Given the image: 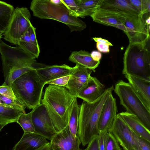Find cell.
<instances>
[{"label":"cell","instance_id":"cell-1","mask_svg":"<svg viewBox=\"0 0 150 150\" xmlns=\"http://www.w3.org/2000/svg\"><path fill=\"white\" fill-rule=\"evenodd\" d=\"M77 98L64 87L50 84L45 88L42 103L57 132L68 125L70 113Z\"/></svg>","mask_w":150,"mask_h":150},{"label":"cell","instance_id":"cell-2","mask_svg":"<svg viewBox=\"0 0 150 150\" xmlns=\"http://www.w3.org/2000/svg\"><path fill=\"white\" fill-rule=\"evenodd\" d=\"M113 85L105 89L103 94L94 101L88 103L83 101L80 106L77 135L84 146L98 135L100 116L103 105L112 94Z\"/></svg>","mask_w":150,"mask_h":150},{"label":"cell","instance_id":"cell-3","mask_svg":"<svg viewBox=\"0 0 150 150\" xmlns=\"http://www.w3.org/2000/svg\"><path fill=\"white\" fill-rule=\"evenodd\" d=\"M45 84L35 68L15 79L11 87L17 99L25 108L33 109L41 103Z\"/></svg>","mask_w":150,"mask_h":150},{"label":"cell","instance_id":"cell-4","mask_svg":"<svg viewBox=\"0 0 150 150\" xmlns=\"http://www.w3.org/2000/svg\"><path fill=\"white\" fill-rule=\"evenodd\" d=\"M30 8L34 16L40 19H52L62 23L69 27L71 33L81 32L87 26L86 23L79 18L70 16L62 3L56 4L52 0H33Z\"/></svg>","mask_w":150,"mask_h":150},{"label":"cell","instance_id":"cell-5","mask_svg":"<svg viewBox=\"0 0 150 150\" xmlns=\"http://www.w3.org/2000/svg\"><path fill=\"white\" fill-rule=\"evenodd\" d=\"M150 38L142 43H129L123 58V74L150 79Z\"/></svg>","mask_w":150,"mask_h":150},{"label":"cell","instance_id":"cell-6","mask_svg":"<svg viewBox=\"0 0 150 150\" xmlns=\"http://www.w3.org/2000/svg\"><path fill=\"white\" fill-rule=\"evenodd\" d=\"M114 90L119 97L120 104L124 107L126 112L135 115L150 130V111L139 98L129 83L121 80L115 84Z\"/></svg>","mask_w":150,"mask_h":150},{"label":"cell","instance_id":"cell-7","mask_svg":"<svg viewBox=\"0 0 150 150\" xmlns=\"http://www.w3.org/2000/svg\"><path fill=\"white\" fill-rule=\"evenodd\" d=\"M0 54L4 81L13 71L24 67H34L36 58L18 47H12L0 39ZM35 68V67H34Z\"/></svg>","mask_w":150,"mask_h":150},{"label":"cell","instance_id":"cell-8","mask_svg":"<svg viewBox=\"0 0 150 150\" xmlns=\"http://www.w3.org/2000/svg\"><path fill=\"white\" fill-rule=\"evenodd\" d=\"M31 16L26 7L14 8L4 32V38L11 44L18 45L22 36L32 24Z\"/></svg>","mask_w":150,"mask_h":150},{"label":"cell","instance_id":"cell-9","mask_svg":"<svg viewBox=\"0 0 150 150\" xmlns=\"http://www.w3.org/2000/svg\"><path fill=\"white\" fill-rule=\"evenodd\" d=\"M108 132L114 137L123 150H140L133 132L118 114Z\"/></svg>","mask_w":150,"mask_h":150},{"label":"cell","instance_id":"cell-10","mask_svg":"<svg viewBox=\"0 0 150 150\" xmlns=\"http://www.w3.org/2000/svg\"><path fill=\"white\" fill-rule=\"evenodd\" d=\"M124 26V32L129 39V43H142L150 38V25L146 23L144 15L127 18Z\"/></svg>","mask_w":150,"mask_h":150},{"label":"cell","instance_id":"cell-11","mask_svg":"<svg viewBox=\"0 0 150 150\" xmlns=\"http://www.w3.org/2000/svg\"><path fill=\"white\" fill-rule=\"evenodd\" d=\"M32 111V118L35 133L51 141L58 132L54 129L44 105L41 103Z\"/></svg>","mask_w":150,"mask_h":150},{"label":"cell","instance_id":"cell-12","mask_svg":"<svg viewBox=\"0 0 150 150\" xmlns=\"http://www.w3.org/2000/svg\"><path fill=\"white\" fill-rule=\"evenodd\" d=\"M50 142L52 150H82L80 148L79 138L77 135L74 137L68 125L58 132Z\"/></svg>","mask_w":150,"mask_h":150},{"label":"cell","instance_id":"cell-13","mask_svg":"<svg viewBox=\"0 0 150 150\" xmlns=\"http://www.w3.org/2000/svg\"><path fill=\"white\" fill-rule=\"evenodd\" d=\"M99 8L126 18L140 15L130 0H102Z\"/></svg>","mask_w":150,"mask_h":150},{"label":"cell","instance_id":"cell-14","mask_svg":"<svg viewBox=\"0 0 150 150\" xmlns=\"http://www.w3.org/2000/svg\"><path fill=\"white\" fill-rule=\"evenodd\" d=\"M117 107L116 99L111 94L105 102L100 117L98 132H108L117 115Z\"/></svg>","mask_w":150,"mask_h":150},{"label":"cell","instance_id":"cell-15","mask_svg":"<svg viewBox=\"0 0 150 150\" xmlns=\"http://www.w3.org/2000/svg\"><path fill=\"white\" fill-rule=\"evenodd\" d=\"M93 71L94 70L76 64L70 75L66 88L77 97L80 91L87 83Z\"/></svg>","mask_w":150,"mask_h":150},{"label":"cell","instance_id":"cell-16","mask_svg":"<svg viewBox=\"0 0 150 150\" xmlns=\"http://www.w3.org/2000/svg\"><path fill=\"white\" fill-rule=\"evenodd\" d=\"M75 68L66 64L42 66L35 68L41 79L46 83L62 77L70 75Z\"/></svg>","mask_w":150,"mask_h":150},{"label":"cell","instance_id":"cell-17","mask_svg":"<svg viewBox=\"0 0 150 150\" xmlns=\"http://www.w3.org/2000/svg\"><path fill=\"white\" fill-rule=\"evenodd\" d=\"M125 75L136 94L150 111V79L128 74Z\"/></svg>","mask_w":150,"mask_h":150},{"label":"cell","instance_id":"cell-18","mask_svg":"<svg viewBox=\"0 0 150 150\" xmlns=\"http://www.w3.org/2000/svg\"><path fill=\"white\" fill-rule=\"evenodd\" d=\"M105 86L96 78L90 76L88 82L77 96L86 102L91 103L98 98L103 94Z\"/></svg>","mask_w":150,"mask_h":150},{"label":"cell","instance_id":"cell-19","mask_svg":"<svg viewBox=\"0 0 150 150\" xmlns=\"http://www.w3.org/2000/svg\"><path fill=\"white\" fill-rule=\"evenodd\" d=\"M90 16L96 22L125 31L124 22L126 18L123 16L99 8Z\"/></svg>","mask_w":150,"mask_h":150},{"label":"cell","instance_id":"cell-20","mask_svg":"<svg viewBox=\"0 0 150 150\" xmlns=\"http://www.w3.org/2000/svg\"><path fill=\"white\" fill-rule=\"evenodd\" d=\"M48 142L47 139L37 134L24 133L13 150H35Z\"/></svg>","mask_w":150,"mask_h":150},{"label":"cell","instance_id":"cell-21","mask_svg":"<svg viewBox=\"0 0 150 150\" xmlns=\"http://www.w3.org/2000/svg\"><path fill=\"white\" fill-rule=\"evenodd\" d=\"M131 130L137 135L150 142V131L137 117L126 112L118 114Z\"/></svg>","mask_w":150,"mask_h":150},{"label":"cell","instance_id":"cell-22","mask_svg":"<svg viewBox=\"0 0 150 150\" xmlns=\"http://www.w3.org/2000/svg\"><path fill=\"white\" fill-rule=\"evenodd\" d=\"M25 108L23 105L0 104V123L16 122L19 115L25 113Z\"/></svg>","mask_w":150,"mask_h":150},{"label":"cell","instance_id":"cell-23","mask_svg":"<svg viewBox=\"0 0 150 150\" xmlns=\"http://www.w3.org/2000/svg\"><path fill=\"white\" fill-rule=\"evenodd\" d=\"M72 62L88 69L94 71L100 64V62L96 61L92 59L91 53L84 50L73 51L69 58Z\"/></svg>","mask_w":150,"mask_h":150},{"label":"cell","instance_id":"cell-24","mask_svg":"<svg viewBox=\"0 0 150 150\" xmlns=\"http://www.w3.org/2000/svg\"><path fill=\"white\" fill-rule=\"evenodd\" d=\"M79 8L80 17L90 16L100 7L102 0H75Z\"/></svg>","mask_w":150,"mask_h":150},{"label":"cell","instance_id":"cell-25","mask_svg":"<svg viewBox=\"0 0 150 150\" xmlns=\"http://www.w3.org/2000/svg\"><path fill=\"white\" fill-rule=\"evenodd\" d=\"M29 28L21 37L18 45L25 52L37 58L40 52V47L31 42L29 36Z\"/></svg>","mask_w":150,"mask_h":150},{"label":"cell","instance_id":"cell-26","mask_svg":"<svg viewBox=\"0 0 150 150\" xmlns=\"http://www.w3.org/2000/svg\"><path fill=\"white\" fill-rule=\"evenodd\" d=\"M14 9L13 6L0 1V32H4Z\"/></svg>","mask_w":150,"mask_h":150},{"label":"cell","instance_id":"cell-27","mask_svg":"<svg viewBox=\"0 0 150 150\" xmlns=\"http://www.w3.org/2000/svg\"><path fill=\"white\" fill-rule=\"evenodd\" d=\"M79 112L80 106L76 100L74 103L71 110L68 125L70 132L75 137L77 135Z\"/></svg>","mask_w":150,"mask_h":150},{"label":"cell","instance_id":"cell-28","mask_svg":"<svg viewBox=\"0 0 150 150\" xmlns=\"http://www.w3.org/2000/svg\"><path fill=\"white\" fill-rule=\"evenodd\" d=\"M32 110L27 114H21L17 119L16 122L22 127L24 133H35V129L32 118Z\"/></svg>","mask_w":150,"mask_h":150},{"label":"cell","instance_id":"cell-29","mask_svg":"<svg viewBox=\"0 0 150 150\" xmlns=\"http://www.w3.org/2000/svg\"><path fill=\"white\" fill-rule=\"evenodd\" d=\"M141 15L150 13V0H130Z\"/></svg>","mask_w":150,"mask_h":150},{"label":"cell","instance_id":"cell-30","mask_svg":"<svg viewBox=\"0 0 150 150\" xmlns=\"http://www.w3.org/2000/svg\"><path fill=\"white\" fill-rule=\"evenodd\" d=\"M62 4L68 10L70 16L79 18V8L75 0H60Z\"/></svg>","mask_w":150,"mask_h":150},{"label":"cell","instance_id":"cell-31","mask_svg":"<svg viewBox=\"0 0 150 150\" xmlns=\"http://www.w3.org/2000/svg\"><path fill=\"white\" fill-rule=\"evenodd\" d=\"M108 133L106 150H122L118 142L111 134Z\"/></svg>","mask_w":150,"mask_h":150},{"label":"cell","instance_id":"cell-32","mask_svg":"<svg viewBox=\"0 0 150 150\" xmlns=\"http://www.w3.org/2000/svg\"><path fill=\"white\" fill-rule=\"evenodd\" d=\"M0 94L13 100H18L15 96L11 86L3 85L0 86Z\"/></svg>","mask_w":150,"mask_h":150},{"label":"cell","instance_id":"cell-33","mask_svg":"<svg viewBox=\"0 0 150 150\" xmlns=\"http://www.w3.org/2000/svg\"><path fill=\"white\" fill-rule=\"evenodd\" d=\"M108 134V133L106 132L98 133V139L99 150H106Z\"/></svg>","mask_w":150,"mask_h":150},{"label":"cell","instance_id":"cell-34","mask_svg":"<svg viewBox=\"0 0 150 150\" xmlns=\"http://www.w3.org/2000/svg\"><path fill=\"white\" fill-rule=\"evenodd\" d=\"M70 75L62 77L47 82L46 84H54L67 88Z\"/></svg>","mask_w":150,"mask_h":150},{"label":"cell","instance_id":"cell-35","mask_svg":"<svg viewBox=\"0 0 150 150\" xmlns=\"http://www.w3.org/2000/svg\"><path fill=\"white\" fill-rule=\"evenodd\" d=\"M133 133L140 150H150V142Z\"/></svg>","mask_w":150,"mask_h":150},{"label":"cell","instance_id":"cell-36","mask_svg":"<svg viewBox=\"0 0 150 150\" xmlns=\"http://www.w3.org/2000/svg\"><path fill=\"white\" fill-rule=\"evenodd\" d=\"M0 104H5L23 105L18 100H13L0 94Z\"/></svg>","mask_w":150,"mask_h":150},{"label":"cell","instance_id":"cell-37","mask_svg":"<svg viewBox=\"0 0 150 150\" xmlns=\"http://www.w3.org/2000/svg\"><path fill=\"white\" fill-rule=\"evenodd\" d=\"M88 145L86 150H99L98 135L94 137Z\"/></svg>","mask_w":150,"mask_h":150},{"label":"cell","instance_id":"cell-38","mask_svg":"<svg viewBox=\"0 0 150 150\" xmlns=\"http://www.w3.org/2000/svg\"><path fill=\"white\" fill-rule=\"evenodd\" d=\"M35 30L36 28L31 24L29 28V36L30 40L34 45L39 46L36 38Z\"/></svg>","mask_w":150,"mask_h":150},{"label":"cell","instance_id":"cell-39","mask_svg":"<svg viewBox=\"0 0 150 150\" xmlns=\"http://www.w3.org/2000/svg\"><path fill=\"white\" fill-rule=\"evenodd\" d=\"M96 46L98 50L100 52L103 53H108L110 52V46L107 44L97 42Z\"/></svg>","mask_w":150,"mask_h":150},{"label":"cell","instance_id":"cell-40","mask_svg":"<svg viewBox=\"0 0 150 150\" xmlns=\"http://www.w3.org/2000/svg\"><path fill=\"white\" fill-rule=\"evenodd\" d=\"M91 55L93 59L96 61H100L102 57L101 53L97 51H92Z\"/></svg>","mask_w":150,"mask_h":150},{"label":"cell","instance_id":"cell-41","mask_svg":"<svg viewBox=\"0 0 150 150\" xmlns=\"http://www.w3.org/2000/svg\"><path fill=\"white\" fill-rule=\"evenodd\" d=\"M93 39L96 42H97L107 44L110 46H113V45L111 43L106 40L100 38L96 37L93 38Z\"/></svg>","mask_w":150,"mask_h":150},{"label":"cell","instance_id":"cell-42","mask_svg":"<svg viewBox=\"0 0 150 150\" xmlns=\"http://www.w3.org/2000/svg\"><path fill=\"white\" fill-rule=\"evenodd\" d=\"M51 149L50 142L42 146L35 150H50Z\"/></svg>","mask_w":150,"mask_h":150},{"label":"cell","instance_id":"cell-43","mask_svg":"<svg viewBox=\"0 0 150 150\" xmlns=\"http://www.w3.org/2000/svg\"><path fill=\"white\" fill-rule=\"evenodd\" d=\"M8 124L9 123L7 122H4L0 123V131L4 126H5Z\"/></svg>","mask_w":150,"mask_h":150},{"label":"cell","instance_id":"cell-44","mask_svg":"<svg viewBox=\"0 0 150 150\" xmlns=\"http://www.w3.org/2000/svg\"><path fill=\"white\" fill-rule=\"evenodd\" d=\"M3 33L0 32V39H1L2 38Z\"/></svg>","mask_w":150,"mask_h":150},{"label":"cell","instance_id":"cell-45","mask_svg":"<svg viewBox=\"0 0 150 150\" xmlns=\"http://www.w3.org/2000/svg\"><path fill=\"white\" fill-rule=\"evenodd\" d=\"M86 150V149H84V150Z\"/></svg>","mask_w":150,"mask_h":150},{"label":"cell","instance_id":"cell-46","mask_svg":"<svg viewBox=\"0 0 150 150\" xmlns=\"http://www.w3.org/2000/svg\"><path fill=\"white\" fill-rule=\"evenodd\" d=\"M50 150H52V148H51V149Z\"/></svg>","mask_w":150,"mask_h":150}]
</instances>
